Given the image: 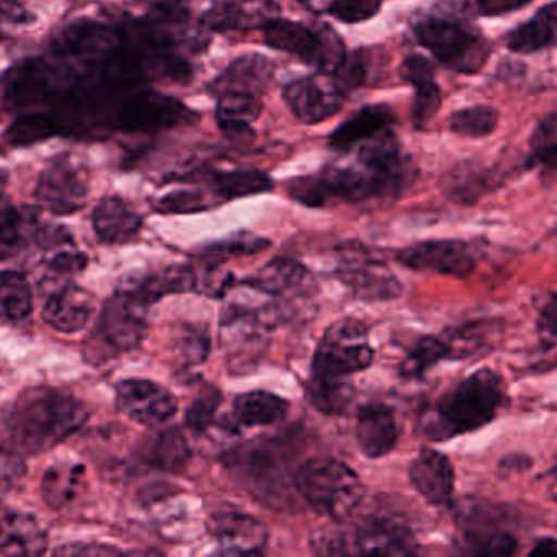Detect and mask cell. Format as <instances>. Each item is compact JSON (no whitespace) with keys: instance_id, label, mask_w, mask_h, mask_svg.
Returning a JSON list of instances; mask_svg holds the SVG:
<instances>
[{"instance_id":"6da1fadb","label":"cell","mask_w":557,"mask_h":557,"mask_svg":"<svg viewBox=\"0 0 557 557\" xmlns=\"http://www.w3.org/2000/svg\"><path fill=\"white\" fill-rule=\"evenodd\" d=\"M89 409L58 387H32L15 400L5 417L9 448L34 456L50 451L89 420Z\"/></svg>"},{"instance_id":"7a4b0ae2","label":"cell","mask_w":557,"mask_h":557,"mask_svg":"<svg viewBox=\"0 0 557 557\" xmlns=\"http://www.w3.org/2000/svg\"><path fill=\"white\" fill-rule=\"evenodd\" d=\"M505 403L504 381L495 371L482 368L443 394L435 406L420 416V435L430 442H448L475 432L497 419Z\"/></svg>"},{"instance_id":"3957f363","label":"cell","mask_w":557,"mask_h":557,"mask_svg":"<svg viewBox=\"0 0 557 557\" xmlns=\"http://www.w3.org/2000/svg\"><path fill=\"white\" fill-rule=\"evenodd\" d=\"M295 488L319 515L341 523L358 510L364 497L357 472L334 458H311L298 466Z\"/></svg>"},{"instance_id":"277c9868","label":"cell","mask_w":557,"mask_h":557,"mask_svg":"<svg viewBox=\"0 0 557 557\" xmlns=\"http://www.w3.org/2000/svg\"><path fill=\"white\" fill-rule=\"evenodd\" d=\"M417 44L429 50L443 66L459 74H475L491 57V45L458 15L432 14L413 27Z\"/></svg>"},{"instance_id":"5b68a950","label":"cell","mask_w":557,"mask_h":557,"mask_svg":"<svg viewBox=\"0 0 557 557\" xmlns=\"http://www.w3.org/2000/svg\"><path fill=\"white\" fill-rule=\"evenodd\" d=\"M368 332L364 322L357 319L334 322L315 348L309 381L324 384L350 383L354 374L368 370L374 360Z\"/></svg>"},{"instance_id":"8992f818","label":"cell","mask_w":557,"mask_h":557,"mask_svg":"<svg viewBox=\"0 0 557 557\" xmlns=\"http://www.w3.org/2000/svg\"><path fill=\"white\" fill-rule=\"evenodd\" d=\"M148 331V305L120 289L107 301L87 342L90 360L106 361L135 350Z\"/></svg>"},{"instance_id":"52a82bcc","label":"cell","mask_w":557,"mask_h":557,"mask_svg":"<svg viewBox=\"0 0 557 557\" xmlns=\"http://www.w3.org/2000/svg\"><path fill=\"white\" fill-rule=\"evenodd\" d=\"M267 47L293 54L322 74H332L344 61L345 48L329 27L311 28L299 22L273 18L262 27Z\"/></svg>"},{"instance_id":"ba28073f","label":"cell","mask_w":557,"mask_h":557,"mask_svg":"<svg viewBox=\"0 0 557 557\" xmlns=\"http://www.w3.org/2000/svg\"><path fill=\"white\" fill-rule=\"evenodd\" d=\"M337 278L363 301H389L403 292L396 276L361 244H345L338 257Z\"/></svg>"},{"instance_id":"9c48e42d","label":"cell","mask_w":557,"mask_h":557,"mask_svg":"<svg viewBox=\"0 0 557 557\" xmlns=\"http://www.w3.org/2000/svg\"><path fill=\"white\" fill-rule=\"evenodd\" d=\"M507 515L500 507L482 502L469 504L459 515L465 550L472 556H511L517 553L518 541L507 527Z\"/></svg>"},{"instance_id":"30bf717a","label":"cell","mask_w":557,"mask_h":557,"mask_svg":"<svg viewBox=\"0 0 557 557\" xmlns=\"http://www.w3.org/2000/svg\"><path fill=\"white\" fill-rule=\"evenodd\" d=\"M89 191L87 169L71 156H61L41 172L35 197L51 213L73 214L86 207Z\"/></svg>"},{"instance_id":"8fae6325","label":"cell","mask_w":557,"mask_h":557,"mask_svg":"<svg viewBox=\"0 0 557 557\" xmlns=\"http://www.w3.org/2000/svg\"><path fill=\"white\" fill-rule=\"evenodd\" d=\"M231 465L246 478L256 494L263 495L269 502L282 504V491H288L286 478L289 474V453L283 445L272 442H256L239 453H234Z\"/></svg>"},{"instance_id":"7c38bea8","label":"cell","mask_w":557,"mask_h":557,"mask_svg":"<svg viewBox=\"0 0 557 557\" xmlns=\"http://www.w3.org/2000/svg\"><path fill=\"white\" fill-rule=\"evenodd\" d=\"M194 113L172 97L158 92H133L125 97L112 126L122 132L156 133L190 122Z\"/></svg>"},{"instance_id":"4fadbf2b","label":"cell","mask_w":557,"mask_h":557,"mask_svg":"<svg viewBox=\"0 0 557 557\" xmlns=\"http://www.w3.org/2000/svg\"><path fill=\"white\" fill-rule=\"evenodd\" d=\"M396 260L416 272H433L455 278H466L478 265L475 253L468 244L449 239L426 240L406 247L397 253Z\"/></svg>"},{"instance_id":"5bb4252c","label":"cell","mask_w":557,"mask_h":557,"mask_svg":"<svg viewBox=\"0 0 557 557\" xmlns=\"http://www.w3.org/2000/svg\"><path fill=\"white\" fill-rule=\"evenodd\" d=\"M116 407L139 425L161 426L175 416L177 399L171 391L149 380H125L116 386Z\"/></svg>"},{"instance_id":"9a60e30c","label":"cell","mask_w":557,"mask_h":557,"mask_svg":"<svg viewBox=\"0 0 557 557\" xmlns=\"http://www.w3.org/2000/svg\"><path fill=\"white\" fill-rule=\"evenodd\" d=\"M283 99L293 115L305 125H318L341 112L347 97L329 74L293 81L283 90Z\"/></svg>"},{"instance_id":"2e32d148","label":"cell","mask_w":557,"mask_h":557,"mask_svg":"<svg viewBox=\"0 0 557 557\" xmlns=\"http://www.w3.org/2000/svg\"><path fill=\"white\" fill-rule=\"evenodd\" d=\"M355 554L370 556H413L419 553L416 534L399 518H364L351 534Z\"/></svg>"},{"instance_id":"e0dca14e","label":"cell","mask_w":557,"mask_h":557,"mask_svg":"<svg viewBox=\"0 0 557 557\" xmlns=\"http://www.w3.org/2000/svg\"><path fill=\"white\" fill-rule=\"evenodd\" d=\"M96 314L92 293L73 283H63L48 293L44 306V321L54 331L77 334L84 331Z\"/></svg>"},{"instance_id":"ac0fdd59","label":"cell","mask_w":557,"mask_h":557,"mask_svg":"<svg viewBox=\"0 0 557 557\" xmlns=\"http://www.w3.org/2000/svg\"><path fill=\"white\" fill-rule=\"evenodd\" d=\"M409 478L423 500L433 507L451 504L455 494V468L438 449L422 446L409 468Z\"/></svg>"},{"instance_id":"d6986e66","label":"cell","mask_w":557,"mask_h":557,"mask_svg":"<svg viewBox=\"0 0 557 557\" xmlns=\"http://www.w3.org/2000/svg\"><path fill=\"white\" fill-rule=\"evenodd\" d=\"M278 15L276 0H221L205 12L200 24L205 30L213 32L253 30Z\"/></svg>"},{"instance_id":"ffe728a7","label":"cell","mask_w":557,"mask_h":557,"mask_svg":"<svg viewBox=\"0 0 557 557\" xmlns=\"http://www.w3.org/2000/svg\"><path fill=\"white\" fill-rule=\"evenodd\" d=\"M244 283L285 306L293 299L309 298L315 288L314 280L305 265L283 257L267 263L259 275Z\"/></svg>"},{"instance_id":"44dd1931","label":"cell","mask_w":557,"mask_h":557,"mask_svg":"<svg viewBox=\"0 0 557 557\" xmlns=\"http://www.w3.org/2000/svg\"><path fill=\"white\" fill-rule=\"evenodd\" d=\"M357 443L367 458L389 455L399 442V425L394 410L386 404L371 403L357 413Z\"/></svg>"},{"instance_id":"7402d4cb","label":"cell","mask_w":557,"mask_h":557,"mask_svg":"<svg viewBox=\"0 0 557 557\" xmlns=\"http://www.w3.org/2000/svg\"><path fill=\"white\" fill-rule=\"evenodd\" d=\"M211 533L220 541V554H250L257 556L265 549L269 530L252 515L226 511L216 515Z\"/></svg>"},{"instance_id":"603a6c76","label":"cell","mask_w":557,"mask_h":557,"mask_svg":"<svg viewBox=\"0 0 557 557\" xmlns=\"http://www.w3.org/2000/svg\"><path fill=\"white\" fill-rule=\"evenodd\" d=\"M273 77V63L262 54L249 53L237 58L214 79L213 92L244 94L260 97L269 90Z\"/></svg>"},{"instance_id":"cb8c5ba5","label":"cell","mask_w":557,"mask_h":557,"mask_svg":"<svg viewBox=\"0 0 557 557\" xmlns=\"http://www.w3.org/2000/svg\"><path fill=\"white\" fill-rule=\"evenodd\" d=\"M47 547V531L34 515L0 510V554L40 556Z\"/></svg>"},{"instance_id":"d4e9b609","label":"cell","mask_w":557,"mask_h":557,"mask_svg":"<svg viewBox=\"0 0 557 557\" xmlns=\"http://www.w3.org/2000/svg\"><path fill=\"white\" fill-rule=\"evenodd\" d=\"M400 74L416 89L412 120L417 128H422L442 109V90L435 83V70L426 58L413 54L404 61Z\"/></svg>"},{"instance_id":"484cf974","label":"cell","mask_w":557,"mask_h":557,"mask_svg":"<svg viewBox=\"0 0 557 557\" xmlns=\"http://www.w3.org/2000/svg\"><path fill=\"white\" fill-rule=\"evenodd\" d=\"M260 97L244 94H221L218 96L216 122L227 138L237 143H252L256 133L252 123L262 115Z\"/></svg>"},{"instance_id":"4316f807","label":"cell","mask_w":557,"mask_h":557,"mask_svg":"<svg viewBox=\"0 0 557 557\" xmlns=\"http://www.w3.org/2000/svg\"><path fill=\"white\" fill-rule=\"evenodd\" d=\"M97 237L106 244H126L138 236L143 220L125 200L109 197L100 200L92 214Z\"/></svg>"},{"instance_id":"83f0119b","label":"cell","mask_w":557,"mask_h":557,"mask_svg":"<svg viewBox=\"0 0 557 557\" xmlns=\"http://www.w3.org/2000/svg\"><path fill=\"white\" fill-rule=\"evenodd\" d=\"M396 122L393 110L387 106H367L345 120L329 136V146L334 151L347 152L381 129L391 128Z\"/></svg>"},{"instance_id":"f1b7e54d","label":"cell","mask_w":557,"mask_h":557,"mask_svg":"<svg viewBox=\"0 0 557 557\" xmlns=\"http://www.w3.org/2000/svg\"><path fill=\"white\" fill-rule=\"evenodd\" d=\"M498 182L500 181L492 169L468 161L456 165L443 177L442 190L455 203L474 205L494 190Z\"/></svg>"},{"instance_id":"f546056e","label":"cell","mask_w":557,"mask_h":557,"mask_svg":"<svg viewBox=\"0 0 557 557\" xmlns=\"http://www.w3.org/2000/svg\"><path fill=\"white\" fill-rule=\"evenodd\" d=\"M86 488V468L81 462L61 461L51 465L41 479V495L57 510L73 504Z\"/></svg>"},{"instance_id":"4dcf8cb0","label":"cell","mask_w":557,"mask_h":557,"mask_svg":"<svg viewBox=\"0 0 557 557\" xmlns=\"http://www.w3.org/2000/svg\"><path fill=\"white\" fill-rule=\"evenodd\" d=\"M289 412V403L269 391H250L234 400V419L243 426H272L282 423Z\"/></svg>"},{"instance_id":"1f68e13d","label":"cell","mask_w":557,"mask_h":557,"mask_svg":"<svg viewBox=\"0 0 557 557\" xmlns=\"http://www.w3.org/2000/svg\"><path fill=\"white\" fill-rule=\"evenodd\" d=\"M556 18L557 4L549 2L533 18L508 34V50L517 54H533L553 47L556 41Z\"/></svg>"},{"instance_id":"d6a6232c","label":"cell","mask_w":557,"mask_h":557,"mask_svg":"<svg viewBox=\"0 0 557 557\" xmlns=\"http://www.w3.org/2000/svg\"><path fill=\"white\" fill-rule=\"evenodd\" d=\"M141 455L145 461L154 468L177 472L184 469L190 459V446L181 430H161L146 440Z\"/></svg>"},{"instance_id":"836d02e7","label":"cell","mask_w":557,"mask_h":557,"mask_svg":"<svg viewBox=\"0 0 557 557\" xmlns=\"http://www.w3.org/2000/svg\"><path fill=\"white\" fill-rule=\"evenodd\" d=\"M34 311V292L22 273L0 272V319L21 322Z\"/></svg>"},{"instance_id":"e575fe53","label":"cell","mask_w":557,"mask_h":557,"mask_svg":"<svg viewBox=\"0 0 557 557\" xmlns=\"http://www.w3.org/2000/svg\"><path fill=\"white\" fill-rule=\"evenodd\" d=\"M273 190V181L260 171L218 172L211 177V191L220 200L252 197Z\"/></svg>"},{"instance_id":"d590c367","label":"cell","mask_w":557,"mask_h":557,"mask_svg":"<svg viewBox=\"0 0 557 557\" xmlns=\"http://www.w3.org/2000/svg\"><path fill=\"white\" fill-rule=\"evenodd\" d=\"M443 360H455L448 338L445 335H426L413 345L400 364V374L409 380H419Z\"/></svg>"},{"instance_id":"8d00e7d4","label":"cell","mask_w":557,"mask_h":557,"mask_svg":"<svg viewBox=\"0 0 557 557\" xmlns=\"http://www.w3.org/2000/svg\"><path fill=\"white\" fill-rule=\"evenodd\" d=\"M61 133H64V128L58 116L30 113V115L21 116L9 126L5 139L12 146H34Z\"/></svg>"},{"instance_id":"74e56055","label":"cell","mask_w":557,"mask_h":557,"mask_svg":"<svg viewBox=\"0 0 557 557\" xmlns=\"http://www.w3.org/2000/svg\"><path fill=\"white\" fill-rule=\"evenodd\" d=\"M497 110L494 107L475 106L458 110L449 119V128L462 138L479 139L491 136L498 126Z\"/></svg>"},{"instance_id":"f35d334b","label":"cell","mask_w":557,"mask_h":557,"mask_svg":"<svg viewBox=\"0 0 557 557\" xmlns=\"http://www.w3.org/2000/svg\"><path fill=\"white\" fill-rule=\"evenodd\" d=\"M272 246L265 237L252 233H237L221 243L213 244L205 250L203 259L208 265L216 269L233 257L256 256Z\"/></svg>"},{"instance_id":"ab89813d","label":"cell","mask_w":557,"mask_h":557,"mask_svg":"<svg viewBox=\"0 0 557 557\" xmlns=\"http://www.w3.org/2000/svg\"><path fill=\"white\" fill-rule=\"evenodd\" d=\"M306 396L319 412L325 416H341L350 407L355 387L351 383L322 384L308 381Z\"/></svg>"},{"instance_id":"60d3db41","label":"cell","mask_w":557,"mask_h":557,"mask_svg":"<svg viewBox=\"0 0 557 557\" xmlns=\"http://www.w3.org/2000/svg\"><path fill=\"white\" fill-rule=\"evenodd\" d=\"M531 162L546 172L556 169L557 159V119L556 113L544 116L530 138Z\"/></svg>"},{"instance_id":"b9f144b4","label":"cell","mask_w":557,"mask_h":557,"mask_svg":"<svg viewBox=\"0 0 557 557\" xmlns=\"http://www.w3.org/2000/svg\"><path fill=\"white\" fill-rule=\"evenodd\" d=\"M383 8V0H332L327 14L342 24L355 25L376 17Z\"/></svg>"},{"instance_id":"7bdbcfd3","label":"cell","mask_w":557,"mask_h":557,"mask_svg":"<svg viewBox=\"0 0 557 557\" xmlns=\"http://www.w3.org/2000/svg\"><path fill=\"white\" fill-rule=\"evenodd\" d=\"M329 76L332 77L335 86L345 97L350 96L354 90L363 86L364 79H367L364 58L361 57V53L345 54L344 61Z\"/></svg>"},{"instance_id":"ee69618b","label":"cell","mask_w":557,"mask_h":557,"mask_svg":"<svg viewBox=\"0 0 557 557\" xmlns=\"http://www.w3.org/2000/svg\"><path fill=\"white\" fill-rule=\"evenodd\" d=\"M286 190H288L289 198L302 207H327V197H325L319 175H302V177L292 178L286 185Z\"/></svg>"},{"instance_id":"f6af8a7d","label":"cell","mask_w":557,"mask_h":557,"mask_svg":"<svg viewBox=\"0 0 557 557\" xmlns=\"http://www.w3.org/2000/svg\"><path fill=\"white\" fill-rule=\"evenodd\" d=\"M214 201L201 190H177L165 195L159 200L158 210L165 213H195V211L208 210Z\"/></svg>"},{"instance_id":"bcb514c9","label":"cell","mask_w":557,"mask_h":557,"mask_svg":"<svg viewBox=\"0 0 557 557\" xmlns=\"http://www.w3.org/2000/svg\"><path fill=\"white\" fill-rule=\"evenodd\" d=\"M220 404L221 396L218 391L211 389L210 393H205L203 396L198 397V399L188 407L187 416H185V422H187L188 429L194 430L195 433L207 432L211 423H213Z\"/></svg>"},{"instance_id":"7dc6e473","label":"cell","mask_w":557,"mask_h":557,"mask_svg":"<svg viewBox=\"0 0 557 557\" xmlns=\"http://www.w3.org/2000/svg\"><path fill=\"white\" fill-rule=\"evenodd\" d=\"M28 21L30 14L18 0H0V38H4L8 28L28 24Z\"/></svg>"},{"instance_id":"c3c4849f","label":"cell","mask_w":557,"mask_h":557,"mask_svg":"<svg viewBox=\"0 0 557 557\" xmlns=\"http://www.w3.org/2000/svg\"><path fill=\"white\" fill-rule=\"evenodd\" d=\"M556 296H554V293H550L549 298H547V305L544 306L540 314V321H537L540 337L544 342V347H547V350H550L554 344H556Z\"/></svg>"},{"instance_id":"681fc988","label":"cell","mask_w":557,"mask_h":557,"mask_svg":"<svg viewBox=\"0 0 557 557\" xmlns=\"http://www.w3.org/2000/svg\"><path fill=\"white\" fill-rule=\"evenodd\" d=\"M531 0H475L478 11L485 17H500L527 8Z\"/></svg>"},{"instance_id":"f907efd6","label":"cell","mask_w":557,"mask_h":557,"mask_svg":"<svg viewBox=\"0 0 557 557\" xmlns=\"http://www.w3.org/2000/svg\"><path fill=\"white\" fill-rule=\"evenodd\" d=\"M182 354L187 360H191V363H200L207 358L208 350H210V344H208L207 334H187L181 342Z\"/></svg>"},{"instance_id":"816d5d0a","label":"cell","mask_w":557,"mask_h":557,"mask_svg":"<svg viewBox=\"0 0 557 557\" xmlns=\"http://www.w3.org/2000/svg\"><path fill=\"white\" fill-rule=\"evenodd\" d=\"M122 550L112 546H103V544H67L54 550V554H63V556H110V554H120Z\"/></svg>"},{"instance_id":"f5cc1de1","label":"cell","mask_w":557,"mask_h":557,"mask_svg":"<svg viewBox=\"0 0 557 557\" xmlns=\"http://www.w3.org/2000/svg\"><path fill=\"white\" fill-rule=\"evenodd\" d=\"M531 556L556 557V541L553 537H543V540L534 543L533 549L530 550Z\"/></svg>"},{"instance_id":"db71d44e","label":"cell","mask_w":557,"mask_h":557,"mask_svg":"<svg viewBox=\"0 0 557 557\" xmlns=\"http://www.w3.org/2000/svg\"><path fill=\"white\" fill-rule=\"evenodd\" d=\"M9 175L8 172L0 169V214L12 207L8 195Z\"/></svg>"},{"instance_id":"11a10c76","label":"cell","mask_w":557,"mask_h":557,"mask_svg":"<svg viewBox=\"0 0 557 557\" xmlns=\"http://www.w3.org/2000/svg\"><path fill=\"white\" fill-rule=\"evenodd\" d=\"M9 488H11V485H9L8 479L0 478V504L4 500L5 495L9 494Z\"/></svg>"}]
</instances>
